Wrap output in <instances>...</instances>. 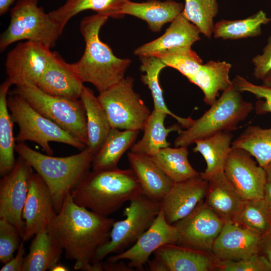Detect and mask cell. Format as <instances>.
<instances>
[{"mask_svg":"<svg viewBox=\"0 0 271 271\" xmlns=\"http://www.w3.org/2000/svg\"><path fill=\"white\" fill-rule=\"evenodd\" d=\"M103 270L105 271H133L134 269L126 264L122 260L102 263Z\"/></svg>","mask_w":271,"mask_h":271,"instance_id":"45","label":"cell"},{"mask_svg":"<svg viewBox=\"0 0 271 271\" xmlns=\"http://www.w3.org/2000/svg\"><path fill=\"white\" fill-rule=\"evenodd\" d=\"M33 173L31 165L19 156L13 170L2 177L0 181V218L13 224L22 239L25 229L22 213Z\"/></svg>","mask_w":271,"mask_h":271,"instance_id":"12","label":"cell"},{"mask_svg":"<svg viewBox=\"0 0 271 271\" xmlns=\"http://www.w3.org/2000/svg\"><path fill=\"white\" fill-rule=\"evenodd\" d=\"M22 237L17 227L8 220L0 218V261L5 264L13 257Z\"/></svg>","mask_w":271,"mask_h":271,"instance_id":"42","label":"cell"},{"mask_svg":"<svg viewBox=\"0 0 271 271\" xmlns=\"http://www.w3.org/2000/svg\"><path fill=\"white\" fill-rule=\"evenodd\" d=\"M188 147H170L161 149L151 157L153 161L174 182H179L200 175L189 162Z\"/></svg>","mask_w":271,"mask_h":271,"instance_id":"34","label":"cell"},{"mask_svg":"<svg viewBox=\"0 0 271 271\" xmlns=\"http://www.w3.org/2000/svg\"><path fill=\"white\" fill-rule=\"evenodd\" d=\"M178 233L173 224L166 220L160 210L150 227L142 234L129 248L108 258V261L128 260V265L138 270H142L149 261L151 255L161 246L167 244H176Z\"/></svg>","mask_w":271,"mask_h":271,"instance_id":"15","label":"cell"},{"mask_svg":"<svg viewBox=\"0 0 271 271\" xmlns=\"http://www.w3.org/2000/svg\"><path fill=\"white\" fill-rule=\"evenodd\" d=\"M214 270L271 271L267 259L259 253L238 260H223L215 257Z\"/></svg>","mask_w":271,"mask_h":271,"instance_id":"40","label":"cell"},{"mask_svg":"<svg viewBox=\"0 0 271 271\" xmlns=\"http://www.w3.org/2000/svg\"><path fill=\"white\" fill-rule=\"evenodd\" d=\"M235 88L240 92H248L259 100L256 102L254 109L257 114L271 113V87L255 85L243 77L236 75L232 80Z\"/></svg>","mask_w":271,"mask_h":271,"instance_id":"41","label":"cell"},{"mask_svg":"<svg viewBox=\"0 0 271 271\" xmlns=\"http://www.w3.org/2000/svg\"><path fill=\"white\" fill-rule=\"evenodd\" d=\"M114 221L78 205L70 193L47 230L54 244L64 251L65 257L75 261V269L101 271L102 262H92L98 248L109 240Z\"/></svg>","mask_w":271,"mask_h":271,"instance_id":"1","label":"cell"},{"mask_svg":"<svg viewBox=\"0 0 271 271\" xmlns=\"http://www.w3.org/2000/svg\"><path fill=\"white\" fill-rule=\"evenodd\" d=\"M10 21L0 37L1 52L12 44L22 40L55 46L63 31L38 6V0H18L10 11Z\"/></svg>","mask_w":271,"mask_h":271,"instance_id":"7","label":"cell"},{"mask_svg":"<svg viewBox=\"0 0 271 271\" xmlns=\"http://www.w3.org/2000/svg\"><path fill=\"white\" fill-rule=\"evenodd\" d=\"M167 67L173 68L188 79L203 64L201 58L191 47H180L168 50L159 56Z\"/></svg>","mask_w":271,"mask_h":271,"instance_id":"39","label":"cell"},{"mask_svg":"<svg viewBox=\"0 0 271 271\" xmlns=\"http://www.w3.org/2000/svg\"><path fill=\"white\" fill-rule=\"evenodd\" d=\"M208 181L200 175L174 183L161 201V209L167 222L173 224L188 215L204 201Z\"/></svg>","mask_w":271,"mask_h":271,"instance_id":"18","label":"cell"},{"mask_svg":"<svg viewBox=\"0 0 271 271\" xmlns=\"http://www.w3.org/2000/svg\"><path fill=\"white\" fill-rule=\"evenodd\" d=\"M12 84L7 78L0 86V175H7L14 168L16 161L14 121L8 108L7 94Z\"/></svg>","mask_w":271,"mask_h":271,"instance_id":"30","label":"cell"},{"mask_svg":"<svg viewBox=\"0 0 271 271\" xmlns=\"http://www.w3.org/2000/svg\"><path fill=\"white\" fill-rule=\"evenodd\" d=\"M271 21L262 10L247 18L237 20H222L214 25L215 38L237 40L255 37L261 34V26Z\"/></svg>","mask_w":271,"mask_h":271,"instance_id":"35","label":"cell"},{"mask_svg":"<svg viewBox=\"0 0 271 271\" xmlns=\"http://www.w3.org/2000/svg\"><path fill=\"white\" fill-rule=\"evenodd\" d=\"M150 270L151 271H168V269L163 261L158 256L148 262Z\"/></svg>","mask_w":271,"mask_h":271,"instance_id":"47","label":"cell"},{"mask_svg":"<svg viewBox=\"0 0 271 271\" xmlns=\"http://www.w3.org/2000/svg\"><path fill=\"white\" fill-rule=\"evenodd\" d=\"M263 199L271 209V181L266 183L264 191Z\"/></svg>","mask_w":271,"mask_h":271,"instance_id":"48","label":"cell"},{"mask_svg":"<svg viewBox=\"0 0 271 271\" xmlns=\"http://www.w3.org/2000/svg\"><path fill=\"white\" fill-rule=\"evenodd\" d=\"M263 169L265 172L267 182L271 181V164Z\"/></svg>","mask_w":271,"mask_h":271,"instance_id":"52","label":"cell"},{"mask_svg":"<svg viewBox=\"0 0 271 271\" xmlns=\"http://www.w3.org/2000/svg\"><path fill=\"white\" fill-rule=\"evenodd\" d=\"M254 108L252 103L244 100L232 84L189 127L178 132L174 146L188 147L197 140L217 133L235 130Z\"/></svg>","mask_w":271,"mask_h":271,"instance_id":"5","label":"cell"},{"mask_svg":"<svg viewBox=\"0 0 271 271\" xmlns=\"http://www.w3.org/2000/svg\"><path fill=\"white\" fill-rule=\"evenodd\" d=\"M200 33L198 28L181 13L171 23L163 35L138 47L134 54L139 57H159L174 48L191 47L200 39Z\"/></svg>","mask_w":271,"mask_h":271,"instance_id":"20","label":"cell"},{"mask_svg":"<svg viewBox=\"0 0 271 271\" xmlns=\"http://www.w3.org/2000/svg\"><path fill=\"white\" fill-rule=\"evenodd\" d=\"M252 62L254 66V76L256 79L262 80L271 70V34L267 39L262 53L253 57Z\"/></svg>","mask_w":271,"mask_h":271,"instance_id":"43","label":"cell"},{"mask_svg":"<svg viewBox=\"0 0 271 271\" xmlns=\"http://www.w3.org/2000/svg\"><path fill=\"white\" fill-rule=\"evenodd\" d=\"M127 1L129 0H66L62 6L48 14L63 31L72 17L86 10H92L108 18H122L120 11L123 4Z\"/></svg>","mask_w":271,"mask_h":271,"instance_id":"29","label":"cell"},{"mask_svg":"<svg viewBox=\"0 0 271 271\" xmlns=\"http://www.w3.org/2000/svg\"><path fill=\"white\" fill-rule=\"evenodd\" d=\"M263 236L235 221L225 222L211 253L219 259L238 260L259 253Z\"/></svg>","mask_w":271,"mask_h":271,"instance_id":"16","label":"cell"},{"mask_svg":"<svg viewBox=\"0 0 271 271\" xmlns=\"http://www.w3.org/2000/svg\"><path fill=\"white\" fill-rule=\"evenodd\" d=\"M204 203L224 222L233 221L244 200L225 177L223 170L207 177Z\"/></svg>","mask_w":271,"mask_h":271,"instance_id":"21","label":"cell"},{"mask_svg":"<svg viewBox=\"0 0 271 271\" xmlns=\"http://www.w3.org/2000/svg\"><path fill=\"white\" fill-rule=\"evenodd\" d=\"M83 83L73 70L70 63L53 52L37 86L52 96L78 100L85 87Z\"/></svg>","mask_w":271,"mask_h":271,"instance_id":"19","label":"cell"},{"mask_svg":"<svg viewBox=\"0 0 271 271\" xmlns=\"http://www.w3.org/2000/svg\"><path fill=\"white\" fill-rule=\"evenodd\" d=\"M57 213L51 192L46 183L37 173H33L29 181L28 194L23 210L25 229L22 241L34 237Z\"/></svg>","mask_w":271,"mask_h":271,"instance_id":"17","label":"cell"},{"mask_svg":"<svg viewBox=\"0 0 271 271\" xmlns=\"http://www.w3.org/2000/svg\"><path fill=\"white\" fill-rule=\"evenodd\" d=\"M11 93L23 97L35 110L87 146L86 112L80 99L73 100L45 93L32 84L16 86Z\"/></svg>","mask_w":271,"mask_h":271,"instance_id":"8","label":"cell"},{"mask_svg":"<svg viewBox=\"0 0 271 271\" xmlns=\"http://www.w3.org/2000/svg\"><path fill=\"white\" fill-rule=\"evenodd\" d=\"M133 81L131 77H124L99 93L97 96L111 128L138 131L144 129L151 112L134 91Z\"/></svg>","mask_w":271,"mask_h":271,"instance_id":"10","label":"cell"},{"mask_svg":"<svg viewBox=\"0 0 271 271\" xmlns=\"http://www.w3.org/2000/svg\"><path fill=\"white\" fill-rule=\"evenodd\" d=\"M161 210L160 202L142 195L130 201L123 212L125 218L113 224L109 240L99 247L93 263L107 255L120 253L134 243L152 225Z\"/></svg>","mask_w":271,"mask_h":271,"instance_id":"9","label":"cell"},{"mask_svg":"<svg viewBox=\"0 0 271 271\" xmlns=\"http://www.w3.org/2000/svg\"><path fill=\"white\" fill-rule=\"evenodd\" d=\"M108 17L96 14L84 18L80 31L85 41L84 53L71 66L83 83L92 84L99 93L124 78L131 61L115 56L110 48L101 41L99 32Z\"/></svg>","mask_w":271,"mask_h":271,"instance_id":"2","label":"cell"},{"mask_svg":"<svg viewBox=\"0 0 271 271\" xmlns=\"http://www.w3.org/2000/svg\"><path fill=\"white\" fill-rule=\"evenodd\" d=\"M231 67V64L225 61L211 60L202 64L188 80L201 89L204 102L211 105L217 100L220 91L223 92L232 85L229 78Z\"/></svg>","mask_w":271,"mask_h":271,"instance_id":"25","label":"cell"},{"mask_svg":"<svg viewBox=\"0 0 271 271\" xmlns=\"http://www.w3.org/2000/svg\"><path fill=\"white\" fill-rule=\"evenodd\" d=\"M74 202L107 217L127 201L143 195L131 168L88 171L71 192Z\"/></svg>","mask_w":271,"mask_h":271,"instance_id":"3","label":"cell"},{"mask_svg":"<svg viewBox=\"0 0 271 271\" xmlns=\"http://www.w3.org/2000/svg\"><path fill=\"white\" fill-rule=\"evenodd\" d=\"M233 221L264 236L271 232V209L263 198L244 200Z\"/></svg>","mask_w":271,"mask_h":271,"instance_id":"37","label":"cell"},{"mask_svg":"<svg viewBox=\"0 0 271 271\" xmlns=\"http://www.w3.org/2000/svg\"><path fill=\"white\" fill-rule=\"evenodd\" d=\"M25 250L24 241H21L17 249L15 256L13 257L9 261L4 264L0 269L1 271H22L25 257Z\"/></svg>","mask_w":271,"mask_h":271,"instance_id":"44","label":"cell"},{"mask_svg":"<svg viewBox=\"0 0 271 271\" xmlns=\"http://www.w3.org/2000/svg\"><path fill=\"white\" fill-rule=\"evenodd\" d=\"M183 4L172 0L160 1L149 0L146 2H125L120 14L133 16L147 22L150 29L155 32H160L166 24L172 22L184 9Z\"/></svg>","mask_w":271,"mask_h":271,"instance_id":"24","label":"cell"},{"mask_svg":"<svg viewBox=\"0 0 271 271\" xmlns=\"http://www.w3.org/2000/svg\"><path fill=\"white\" fill-rule=\"evenodd\" d=\"M80 99L86 112L88 136L86 148L94 155L103 144L112 128L104 109L92 90L85 86Z\"/></svg>","mask_w":271,"mask_h":271,"instance_id":"26","label":"cell"},{"mask_svg":"<svg viewBox=\"0 0 271 271\" xmlns=\"http://www.w3.org/2000/svg\"><path fill=\"white\" fill-rule=\"evenodd\" d=\"M68 270L67 267L60 264V262L56 264L50 269L51 271H66Z\"/></svg>","mask_w":271,"mask_h":271,"instance_id":"51","label":"cell"},{"mask_svg":"<svg viewBox=\"0 0 271 271\" xmlns=\"http://www.w3.org/2000/svg\"><path fill=\"white\" fill-rule=\"evenodd\" d=\"M154 253L163 261L168 271L214 270L215 257L209 252L177 244H167Z\"/></svg>","mask_w":271,"mask_h":271,"instance_id":"23","label":"cell"},{"mask_svg":"<svg viewBox=\"0 0 271 271\" xmlns=\"http://www.w3.org/2000/svg\"><path fill=\"white\" fill-rule=\"evenodd\" d=\"M7 102L12 119L19 128L15 137L17 142H35L49 155L54 153L49 144L52 142L68 145L80 151L86 148L78 138L38 112L20 95L11 93Z\"/></svg>","mask_w":271,"mask_h":271,"instance_id":"6","label":"cell"},{"mask_svg":"<svg viewBox=\"0 0 271 271\" xmlns=\"http://www.w3.org/2000/svg\"><path fill=\"white\" fill-rule=\"evenodd\" d=\"M15 152L44 180L58 213L67 195L89 171L94 154L86 148L77 154L53 157L37 152L25 143L17 142Z\"/></svg>","mask_w":271,"mask_h":271,"instance_id":"4","label":"cell"},{"mask_svg":"<svg viewBox=\"0 0 271 271\" xmlns=\"http://www.w3.org/2000/svg\"><path fill=\"white\" fill-rule=\"evenodd\" d=\"M231 147L246 151L264 168L271 164V127L248 126L232 142Z\"/></svg>","mask_w":271,"mask_h":271,"instance_id":"36","label":"cell"},{"mask_svg":"<svg viewBox=\"0 0 271 271\" xmlns=\"http://www.w3.org/2000/svg\"><path fill=\"white\" fill-rule=\"evenodd\" d=\"M167 115L154 109L145 125L143 136L133 145L130 152L152 157L161 149L170 147L167 140L169 134L182 129L179 123L166 127L164 122Z\"/></svg>","mask_w":271,"mask_h":271,"instance_id":"27","label":"cell"},{"mask_svg":"<svg viewBox=\"0 0 271 271\" xmlns=\"http://www.w3.org/2000/svg\"><path fill=\"white\" fill-rule=\"evenodd\" d=\"M223 172L244 200L263 198L265 172L246 151L231 147Z\"/></svg>","mask_w":271,"mask_h":271,"instance_id":"14","label":"cell"},{"mask_svg":"<svg viewBox=\"0 0 271 271\" xmlns=\"http://www.w3.org/2000/svg\"><path fill=\"white\" fill-rule=\"evenodd\" d=\"M141 70L145 74L141 75L142 82L151 91L153 97L154 109L163 112L174 117L182 127H189L194 119L191 117H182L173 113L167 106L165 102L163 91L159 82L160 72L166 65L158 57L154 56L140 57Z\"/></svg>","mask_w":271,"mask_h":271,"instance_id":"33","label":"cell"},{"mask_svg":"<svg viewBox=\"0 0 271 271\" xmlns=\"http://www.w3.org/2000/svg\"><path fill=\"white\" fill-rule=\"evenodd\" d=\"M259 253L265 257L271 266V232L263 237Z\"/></svg>","mask_w":271,"mask_h":271,"instance_id":"46","label":"cell"},{"mask_svg":"<svg viewBox=\"0 0 271 271\" xmlns=\"http://www.w3.org/2000/svg\"><path fill=\"white\" fill-rule=\"evenodd\" d=\"M224 223L203 201L188 215L173 224L178 233L176 244L211 253Z\"/></svg>","mask_w":271,"mask_h":271,"instance_id":"13","label":"cell"},{"mask_svg":"<svg viewBox=\"0 0 271 271\" xmlns=\"http://www.w3.org/2000/svg\"><path fill=\"white\" fill-rule=\"evenodd\" d=\"M139 132L112 128L103 144L93 156L92 170L101 171L117 168L120 158L134 144Z\"/></svg>","mask_w":271,"mask_h":271,"instance_id":"28","label":"cell"},{"mask_svg":"<svg viewBox=\"0 0 271 271\" xmlns=\"http://www.w3.org/2000/svg\"><path fill=\"white\" fill-rule=\"evenodd\" d=\"M218 11L217 0H185L182 15L210 39L213 33L214 18Z\"/></svg>","mask_w":271,"mask_h":271,"instance_id":"38","label":"cell"},{"mask_svg":"<svg viewBox=\"0 0 271 271\" xmlns=\"http://www.w3.org/2000/svg\"><path fill=\"white\" fill-rule=\"evenodd\" d=\"M262 81V85L271 87V70L266 74Z\"/></svg>","mask_w":271,"mask_h":271,"instance_id":"50","label":"cell"},{"mask_svg":"<svg viewBox=\"0 0 271 271\" xmlns=\"http://www.w3.org/2000/svg\"><path fill=\"white\" fill-rule=\"evenodd\" d=\"M25 257L22 271H45L59 262L63 250L52 240L44 226L35 236Z\"/></svg>","mask_w":271,"mask_h":271,"instance_id":"32","label":"cell"},{"mask_svg":"<svg viewBox=\"0 0 271 271\" xmlns=\"http://www.w3.org/2000/svg\"><path fill=\"white\" fill-rule=\"evenodd\" d=\"M127 158L130 168L140 182L143 194L161 202L173 186L174 182L151 157L129 152Z\"/></svg>","mask_w":271,"mask_h":271,"instance_id":"22","label":"cell"},{"mask_svg":"<svg viewBox=\"0 0 271 271\" xmlns=\"http://www.w3.org/2000/svg\"><path fill=\"white\" fill-rule=\"evenodd\" d=\"M232 138L230 132L223 131L195 142V146L193 151L201 154L206 163L205 170L200 173L203 179H206L212 174L223 170L231 149Z\"/></svg>","mask_w":271,"mask_h":271,"instance_id":"31","label":"cell"},{"mask_svg":"<svg viewBox=\"0 0 271 271\" xmlns=\"http://www.w3.org/2000/svg\"><path fill=\"white\" fill-rule=\"evenodd\" d=\"M15 0H0V15H3L6 13L10 9V6L13 4Z\"/></svg>","mask_w":271,"mask_h":271,"instance_id":"49","label":"cell"},{"mask_svg":"<svg viewBox=\"0 0 271 271\" xmlns=\"http://www.w3.org/2000/svg\"><path fill=\"white\" fill-rule=\"evenodd\" d=\"M53 54L50 48L42 43L19 42L7 56V78L16 86L28 84L37 86Z\"/></svg>","mask_w":271,"mask_h":271,"instance_id":"11","label":"cell"}]
</instances>
